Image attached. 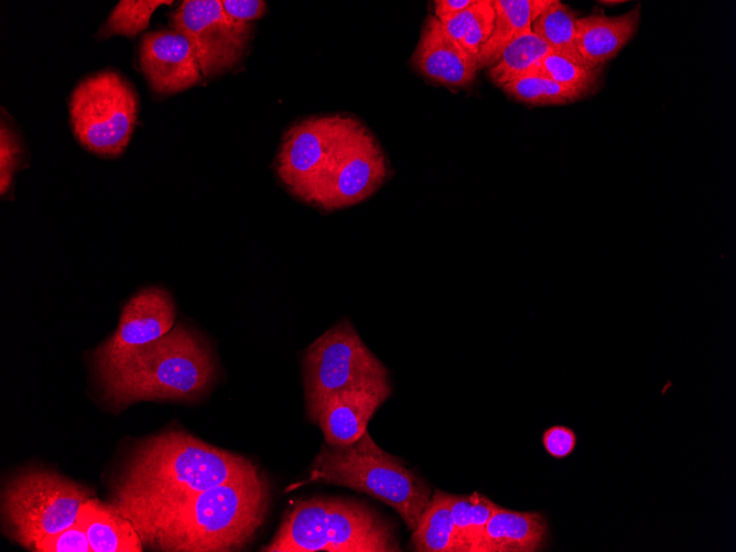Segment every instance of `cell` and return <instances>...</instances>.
<instances>
[{
  "instance_id": "4fadbf2b",
  "label": "cell",
  "mask_w": 736,
  "mask_h": 552,
  "mask_svg": "<svg viewBox=\"0 0 736 552\" xmlns=\"http://www.w3.org/2000/svg\"><path fill=\"white\" fill-rule=\"evenodd\" d=\"M391 394L389 380L334 393L312 409L309 419L318 425L329 446H347L366 431L378 408Z\"/></svg>"
},
{
  "instance_id": "1f68e13d",
  "label": "cell",
  "mask_w": 736,
  "mask_h": 552,
  "mask_svg": "<svg viewBox=\"0 0 736 552\" xmlns=\"http://www.w3.org/2000/svg\"><path fill=\"white\" fill-rule=\"evenodd\" d=\"M475 0H436L434 1L435 18L444 22L472 6Z\"/></svg>"
},
{
  "instance_id": "5b68a950",
  "label": "cell",
  "mask_w": 736,
  "mask_h": 552,
  "mask_svg": "<svg viewBox=\"0 0 736 552\" xmlns=\"http://www.w3.org/2000/svg\"><path fill=\"white\" fill-rule=\"evenodd\" d=\"M310 483L331 484L367 494L393 508L414 530L431 498V489L403 461L379 447L368 430L353 444H323L309 468Z\"/></svg>"
},
{
  "instance_id": "ba28073f",
  "label": "cell",
  "mask_w": 736,
  "mask_h": 552,
  "mask_svg": "<svg viewBox=\"0 0 736 552\" xmlns=\"http://www.w3.org/2000/svg\"><path fill=\"white\" fill-rule=\"evenodd\" d=\"M306 411L325 398L388 380V370L348 321L316 338L302 360Z\"/></svg>"
},
{
  "instance_id": "f546056e",
  "label": "cell",
  "mask_w": 736,
  "mask_h": 552,
  "mask_svg": "<svg viewBox=\"0 0 736 552\" xmlns=\"http://www.w3.org/2000/svg\"><path fill=\"white\" fill-rule=\"evenodd\" d=\"M542 444L552 457L565 458L576 446V434L567 426L553 425L543 432Z\"/></svg>"
},
{
  "instance_id": "d4e9b609",
  "label": "cell",
  "mask_w": 736,
  "mask_h": 552,
  "mask_svg": "<svg viewBox=\"0 0 736 552\" xmlns=\"http://www.w3.org/2000/svg\"><path fill=\"white\" fill-rule=\"evenodd\" d=\"M512 98L531 105H558L574 101L583 96L540 75H527L501 86Z\"/></svg>"
},
{
  "instance_id": "30bf717a",
  "label": "cell",
  "mask_w": 736,
  "mask_h": 552,
  "mask_svg": "<svg viewBox=\"0 0 736 552\" xmlns=\"http://www.w3.org/2000/svg\"><path fill=\"white\" fill-rule=\"evenodd\" d=\"M173 30L191 43L203 76L220 75L243 55L250 24L230 21L218 0H185L172 15Z\"/></svg>"
},
{
  "instance_id": "7a4b0ae2",
  "label": "cell",
  "mask_w": 736,
  "mask_h": 552,
  "mask_svg": "<svg viewBox=\"0 0 736 552\" xmlns=\"http://www.w3.org/2000/svg\"><path fill=\"white\" fill-rule=\"evenodd\" d=\"M258 469L242 455L171 430L147 439L133 451L113 485L111 505L129 518Z\"/></svg>"
},
{
  "instance_id": "9c48e42d",
  "label": "cell",
  "mask_w": 736,
  "mask_h": 552,
  "mask_svg": "<svg viewBox=\"0 0 736 552\" xmlns=\"http://www.w3.org/2000/svg\"><path fill=\"white\" fill-rule=\"evenodd\" d=\"M386 174L380 147L358 122L332 152L304 201L325 209L350 206L370 196Z\"/></svg>"
},
{
  "instance_id": "2e32d148",
  "label": "cell",
  "mask_w": 736,
  "mask_h": 552,
  "mask_svg": "<svg viewBox=\"0 0 736 552\" xmlns=\"http://www.w3.org/2000/svg\"><path fill=\"white\" fill-rule=\"evenodd\" d=\"M546 535L541 513L497 506L472 552H537L544 549Z\"/></svg>"
},
{
  "instance_id": "7c38bea8",
  "label": "cell",
  "mask_w": 736,
  "mask_h": 552,
  "mask_svg": "<svg viewBox=\"0 0 736 552\" xmlns=\"http://www.w3.org/2000/svg\"><path fill=\"white\" fill-rule=\"evenodd\" d=\"M175 304L171 294L156 286L137 292L123 306L113 335L94 351L97 376L120 367L134 353L173 327Z\"/></svg>"
},
{
  "instance_id": "6da1fadb",
  "label": "cell",
  "mask_w": 736,
  "mask_h": 552,
  "mask_svg": "<svg viewBox=\"0 0 736 552\" xmlns=\"http://www.w3.org/2000/svg\"><path fill=\"white\" fill-rule=\"evenodd\" d=\"M269 505V480L258 469L127 519L142 544L155 551L231 552L253 540Z\"/></svg>"
},
{
  "instance_id": "e0dca14e",
  "label": "cell",
  "mask_w": 736,
  "mask_h": 552,
  "mask_svg": "<svg viewBox=\"0 0 736 552\" xmlns=\"http://www.w3.org/2000/svg\"><path fill=\"white\" fill-rule=\"evenodd\" d=\"M640 4L618 17L592 14L576 20L575 45L585 64L600 67L611 59L635 34Z\"/></svg>"
},
{
  "instance_id": "4dcf8cb0",
  "label": "cell",
  "mask_w": 736,
  "mask_h": 552,
  "mask_svg": "<svg viewBox=\"0 0 736 552\" xmlns=\"http://www.w3.org/2000/svg\"><path fill=\"white\" fill-rule=\"evenodd\" d=\"M220 3L226 17L241 25L259 19L267 7L261 0H221Z\"/></svg>"
},
{
  "instance_id": "484cf974",
  "label": "cell",
  "mask_w": 736,
  "mask_h": 552,
  "mask_svg": "<svg viewBox=\"0 0 736 552\" xmlns=\"http://www.w3.org/2000/svg\"><path fill=\"white\" fill-rule=\"evenodd\" d=\"M172 2L165 0L119 1L101 26L98 36L100 39L111 35L136 36L148 28L151 15L160 6Z\"/></svg>"
},
{
  "instance_id": "9a60e30c",
  "label": "cell",
  "mask_w": 736,
  "mask_h": 552,
  "mask_svg": "<svg viewBox=\"0 0 736 552\" xmlns=\"http://www.w3.org/2000/svg\"><path fill=\"white\" fill-rule=\"evenodd\" d=\"M413 66L429 79L466 86L476 77L477 64L434 17L427 18L412 57Z\"/></svg>"
},
{
  "instance_id": "83f0119b",
  "label": "cell",
  "mask_w": 736,
  "mask_h": 552,
  "mask_svg": "<svg viewBox=\"0 0 736 552\" xmlns=\"http://www.w3.org/2000/svg\"><path fill=\"white\" fill-rule=\"evenodd\" d=\"M33 551L93 552L86 532L77 521L71 527L40 540Z\"/></svg>"
},
{
  "instance_id": "52a82bcc",
  "label": "cell",
  "mask_w": 736,
  "mask_h": 552,
  "mask_svg": "<svg viewBox=\"0 0 736 552\" xmlns=\"http://www.w3.org/2000/svg\"><path fill=\"white\" fill-rule=\"evenodd\" d=\"M69 116L74 134L84 148L115 158L123 152L137 125L138 96L117 72H99L76 86Z\"/></svg>"
},
{
  "instance_id": "8fae6325",
  "label": "cell",
  "mask_w": 736,
  "mask_h": 552,
  "mask_svg": "<svg viewBox=\"0 0 736 552\" xmlns=\"http://www.w3.org/2000/svg\"><path fill=\"white\" fill-rule=\"evenodd\" d=\"M350 117L325 116L301 121L285 134L277 161L281 181L305 199L332 152L357 126Z\"/></svg>"
},
{
  "instance_id": "603a6c76",
  "label": "cell",
  "mask_w": 736,
  "mask_h": 552,
  "mask_svg": "<svg viewBox=\"0 0 736 552\" xmlns=\"http://www.w3.org/2000/svg\"><path fill=\"white\" fill-rule=\"evenodd\" d=\"M497 506L488 497L478 493L464 496L451 495L453 522L466 552L473 551Z\"/></svg>"
},
{
  "instance_id": "ac0fdd59",
  "label": "cell",
  "mask_w": 736,
  "mask_h": 552,
  "mask_svg": "<svg viewBox=\"0 0 736 552\" xmlns=\"http://www.w3.org/2000/svg\"><path fill=\"white\" fill-rule=\"evenodd\" d=\"M76 521L83 527L93 552H141L142 541L134 526L113 505L87 499Z\"/></svg>"
},
{
  "instance_id": "5bb4252c",
  "label": "cell",
  "mask_w": 736,
  "mask_h": 552,
  "mask_svg": "<svg viewBox=\"0 0 736 552\" xmlns=\"http://www.w3.org/2000/svg\"><path fill=\"white\" fill-rule=\"evenodd\" d=\"M140 63L152 89L163 95L186 89L203 78L190 41L175 30L144 34Z\"/></svg>"
},
{
  "instance_id": "cb8c5ba5",
  "label": "cell",
  "mask_w": 736,
  "mask_h": 552,
  "mask_svg": "<svg viewBox=\"0 0 736 552\" xmlns=\"http://www.w3.org/2000/svg\"><path fill=\"white\" fill-rule=\"evenodd\" d=\"M599 74L600 67L591 68L563 54L551 51L538 61L524 76H544L585 95L595 88Z\"/></svg>"
},
{
  "instance_id": "ffe728a7",
  "label": "cell",
  "mask_w": 736,
  "mask_h": 552,
  "mask_svg": "<svg viewBox=\"0 0 736 552\" xmlns=\"http://www.w3.org/2000/svg\"><path fill=\"white\" fill-rule=\"evenodd\" d=\"M411 542L419 552H466L451 513V494L436 490L431 496Z\"/></svg>"
},
{
  "instance_id": "f1b7e54d",
  "label": "cell",
  "mask_w": 736,
  "mask_h": 552,
  "mask_svg": "<svg viewBox=\"0 0 736 552\" xmlns=\"http://www.w3.org/2000/svg\"><path fill=\"white\" fill-rule=\"evenodd\" d=\"M21 148L14 132L4 121L0 130V192L4 195L11 187L13 173L20 162Z\"/></svg>"
},
{
  "instance_id": "7402d4cb",
  "label": "cell",
  "mask_w": 736,
  "mask_h": 552,
  "mask_svg": "<svg viewBox=\"0 0 736 552\" xmlns=\"http://www.w3.org/2000/svg\"><path fill=\"white\" fill-rule=\"evenodd\" d=\"M551 47L535 33L528 32L512 40L501 52L497 62L489 67V76L496 85L504 86L524 76Z\"/></svg>"
},
{
  "instance_id": "8992f818",
  "label": "cell",
  "mask_w": 736,
  "mask_h": 552,
  "mask_svg": "<svg viewBox=\"0 0 736 552\" xmlns=\"http://www.w3.org/2000/svg\"><path fill=\"white\" fill-rule=\"evenodd\" d=\"M93 493L51 469H29L9 479L1 493L6 535L33 551L48 534L76 522L80 506Z\"/></svg>"
},
{
  "instance_id": "3957f363",
  "label": "cell",
  "mask_w": 736,
  "mask_h": 552,
  "mask_svg": "<svg viewBox=\"0 0 736 552\" xmlns=\"http://www.w3.org/2000/svg\"><path fill=\"white\" fill-rule=\"evenodd\" d=\"M216 375L208 344L194 329L177 324L98 378L105 399L123 408L143 400H197L209 390Z\"/></svg>"
},
{
  "instance_id": "277c9868",
  "label": "cell",
  "mask_w": 736,
  "mask_h": 552,
  "mask_svg": "<svg viewBox=\"0 0 736 552\" xmlns=\"http://www.w3.org/2000/svg\"><path fill=\"white\" fill-rule=\"evenodd\" d=\"M263 552H397L394 527L365 502L314 496L283 516Z\"/></svg>"
},
{
  "instance_id": "4316f807",
  "label": "cell",
  "mask_w": 736,
  "mask_h": 552,
  "mask_svg": "<svg viewBox=\"0 0 736 552\" xmlns=\"http://www.w3.org/2000/svg\"><path fill=\"white\" fill-rule=\"evenodd\" d=\"M495 25V10L491 0H477V10L461 43L477 64L483 45L490 37Z\"/></svg>"
},
{
  "instance_id": "44dd1931",
  "label": "cell",
  "mask_w": 736,
  "mask_h": 552,
  "mask_svg": "<svg viewBox=\"0 0 736 552\" xmlns=\"http://www.w3.org/2000/svg\"><path fill=\"white\" fill-rule=\"evenodd\" d=\"M576 20L575 13L566 4L552 0L533 20L531 31L545 41L553 52L587 66L575 45Z\"/></svg>"
},
{
  "instance_id": "d6986e66",
  "label": "cell",
  "mask_w": 736,
  "mask_h": 552,
  "mask_svg": "<svg viewBox=\"0 0 736 552\" xmlns=\"http://www.w3.org/2000/svg\"><path fill=\"white\" fill-rule=\"evenodd\" d=\"M551 2L552 0H491L495 25L490 37L479 52L477 69L493 66L512 40L531 32L533 20Z\"/></svg>"
}]
</instances>
